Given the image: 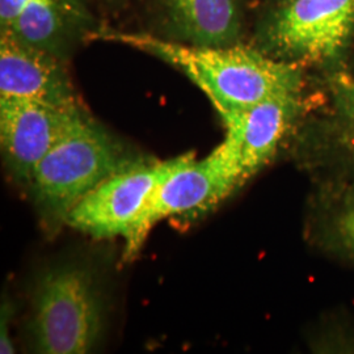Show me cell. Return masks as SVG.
I'll use <instances>...</instances> for the list:
<instances>
[{
  "mask_svg": "<svg viewBox=\"0 0 354 354\" xmlns=\"http://www.w3.org/2000/svg\"><path fill=\"white\" fill-rule=\"evenodd\" d=\"M192 153L158 163L142 160L108 177L67 214L64 225L96 239L127 238L153 188Z\"/></svg>",
  "mask_w": 354,
  "mask_h": 354,
  "instance_id": "cell-6",
  "label": "cell"
},
{
  "mask_svg": "<svg viewBox=\"0 0 354 354\" xmlns=\"http://www.w3.org/2000/svg\"><path fill=\"white\" fill-rule=\"evenodd\" d=\"M88 26L89 15L80 0H0L1 35L59 58Z\"/></svg>",
  "mask_w": 354,
  "mask_h": 354,
  "instance_id": "cell-10",
  "label": "cell"
},
{
  "mask_svg": "<svg viewBox=\"0 0 354 354\" xmlns=\"http://www.w3.org/2000/svg\"><path fill=\"white\" fill-rule=\"evenodd\" d=\"M354 30V0H286L264 28L272 57L298 64H333Z\"/></svg>",
  "mask_w": 354,
  "mask_h": 354,
  "instance_id": "cell-5",
  "label": "cell"
},
{
  "mask_svg": "<svg viewBox=\"0 0 354 354\" xmlns=\"http://www.w3.org/2000/svg\"><path fill=\"white\" fill-rule=\"evenodd\" d=\"M140 162L82 111L39 162L29 185L45 221L49 225H62L91 190Z\"/></svg>",
  "mask_w": 354,
  "mask_h": 354,
  "instance_id": "cell-2",
  "label": "cell"
},
{
  "mask_svg": "<svg viewBox=\"0 0 354 354\" xmlns=\"http://www.w3.org/2000/svg\"><path fill=\"white\" fill-rule=\"evenodd\" d=\"M0 99H26L59 108L79 105L59 57L1 35Z\"/></svg>",
  "mask_w": 354,
  "mask_h": 354,
  "instance_id": "cell-9",
  "label": "cell"
},
{
  "mask_svg": "<svg viewBox=\"0 0 354 354\" xmlns=\"http://www.w3.org/2000/svg\"><path fill=\"white\" fill-rule=\"evenodd\" d=\"M308 235L322 252L354 266V180L317 183Z\"/></svg>",
  "mask_w": 354,
  "mask_h": 354,
  "instance_id": "cell-13",
  "label": "cell"
},
{
  "mask_svg": "<svg viewBox=\"0 0 354 354\" xmlns=\"http://www.w3.org/2000/svg\"><path fill=\"white\" fill-rule=\"evenodd\" d=\"M302 108V96H282L221 115L226 131L239 142L244 181L276 156L282 140L295 127Z\"/></svg>",
  "mask_w": 354,
  "mask_h": 354,
  "instance_id": "cell-11",
  "label": "cell"
},
{
  "mask_svg": "<svg viewBox=\"0 0 354 354\" xmlns=\"http://www.w3.org/2000/svg\"><path fill=\"white\" fill-rule=\"evenodd\" d=\"M79 105L59 108L26 99H0V142L6 162L30 183L39 162L80 114Z\"/></svg>",
  "mask_w": 354,
  "mask_h": 354,
  "instance_id": "cell-8",
  "label": "cell"
},
{
  "mask_svg": "<svg viewBox=\"0 0 354 354\" xmlns=\"http://www.w3.org/2000/svg\"><path fill=\"white\" fill-rule=\"evenodd\" d=\"M176 37L198 46H228L241 32L239 0H160Z\"/></svg>",
  "mask_w": 354,
  "mask_h": 354,
  "instance_id": "cell-12",
  "label": "cell"
},
{
  "mask_svg": "<svg viewBox=\"0 0 354 354\" xmlns=\"http://www.w3.org/2000/svg\"><path fill=\"white\" fill-rule=\"evenodd\" d=\"M326 113L304 127L297 140V158L317 178L354 180V74L336 73L328 79Z\"/></svg>",
  "mask_w": 354,
  "mask_h": 354,
  "instance_id": "cell-7",
  "label": "cell"
},
{
  "mask_svg": "<svg viewBox=\"0 0 354 354\" xmlns=\"http://www.w3.org/2000/svg\"><path fill=\"white\" fill-rule=\"evenodd\" d=\"M180 68L203 91L219 115L282 96H302L304 71L298 64L239 44L198 46L146 35H109Z\"/></svg>",
  "mask_w": 354,
  "mask_h": 354,
  "instance_id": "cell-1",
  "label": "cell"
},
{
  "mask_svg": "<svg viewBox=\"0 0 354 354\" xmlns=\"http://www.w3.org/2000/svg\"><path fill=\"white\" fill-rule=\"evenodd\" d=\"M10 306L4 304L1 307V323H0V353L11 354L15 353V346H13L10 333H8V322H10Z\"/></svg>",
  "mask_w": 354,
  "mask_h": 354,
  "instance_id": "cell-14",
  "label": "cell"
},
{
  "mask_svg": "<svg viewBox=\"0 0 354 354\" xmlns=\"http://www.w3.org/2000/svg\"><path fill=\"white\" fill-rule=\"evenodd\" d=\"M243 184L241 162L223 143L201 160L192 153L150 193L125 238L124 261L140 253L149 232L162 219L210 209Z\"/></svg>",
  "mask_w": 354,
  "mask_h": 354,
  "instance_id": "cell-4",
  "label": "cell"
},
{
  "mask_svg": "<svg viewBox=\"0 0 354 354\" xmlns=\"http://www.w3.org/2000/svg\"><path fill=\"white\" fill-rule=\"evenodd\" d=\"M102 329L100 291L88 269L64 266L42 274L32 322L38 353H88Z\"/></svg>",
  "mask_w": 354,
  "mask_h": 354,
  "instance_id": "cell-3",
  "label": "cell"
}]
</instances>
